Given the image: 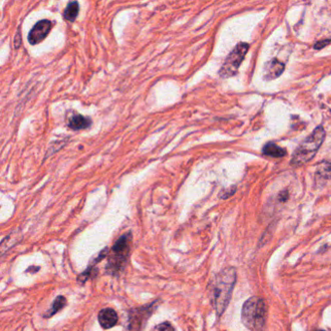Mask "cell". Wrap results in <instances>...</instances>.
Listing matches in <instances>:
<instances>
[{"label":"cell","mask_w":331,"mask_h":331,"mask_svg":"<svg viewBox=\"0 0 331 331\" xmlns=\"http://www.w3.org/2000/svg\"><path fill=\"white\" fill-rule=\"evenodd\" d=\"M151 331H175V328L169 321H164L154 326Z\"/></svg>","instance_id":"9a60e30c"},{"label":"cell","mask_w":331,"mask_h":331,"mask_svg":"<svg viewBox=\"0 0 331 331\" xmlns=\"http://www.w3.org/2000/svg\"><path fill=\"white\" fill-rule=\"evenodd\" d=\"M91 124V120L87 117H84L82 115H75L72 116L69 119L68 122V126L72 129V130H81V129H85L88 128Z\"/></svg>","instance_id":"30bf717a"},{"label":"cell","mask_w":331,"mask_h":331,"mask_svg":"<svg viewBox=\"0 0 331 331\" xmlns=\"http://www.w3.org/2000/svg\"><path fill=\"white\" fill-rule=\"evenodd\" d=\"M119 317L117 312L112 308H104L98 314V321L104 329L112 328L118 323Z\"/></svg>","instance_id":"ba28073f"},{"label":"cell","mask_w":331,"mask_h":331,"mask_svg":"<svg viewBox=\"0 0 331 331\" xmlns=\"http://www.w3.org/2000/svg\"><path fill=\"white\" fill-rule=\"evenodd\" d=\"M80 11L79 3L77 1H72L67 4V8L63 12L64 19L69 22H74L78 17V14Z\"/></svg>","instance_id":"4fadbf2b"},{"label":"cell","mask_w":331,"mask_h":331,"mask_svg":"<svg viewBox=\"0 0 331 331\" xmlns=\"http://www.w3.org/2000/svg\"><path fill=\"white\" fill-rule=\"evenodd\" d=\"M236 279V269L227 267L218 273L211 283V300L219 317L224 313L229 304Z\"/></svg>","instance_id":"6da1fadb"},{"label":"cell","mask_w":331,"mask_h":331,"mask_svg":"<svg viewBox=\"0 0 331 331\" xmlns=\"http://www.w3.org/2000/svg\"><path fill=\"white\" fill-rule=\"evenodd\" d=\"M318 331H324V330H318Z\"/></svg>","instance_id":"ffe728a7"},{"label":"cell","mask_w":331,"mask_h":331,"mask_svg":"<svg viewBox=\"0 0 331 331\" xmlns=\"http://www.w3.org/2000/svg\"><path fill=\"white\" fill-rule=\"evenodd\" d=\"M325 139V131L322 126H318L309 136L298 146L294 151L290 164L293 166H300L309 162L310 160L316 155L320 149L321 144Z\"/></svg>","instance_id":"3957f363"},{"label":"cell","mask_w":331,"mask_h":331,"mask_svg":"<svg viewBox=\"0 0 331 331\" xmlns=\"http://www.w3.org/2000/svg\"><path fill=\"white\" fill-rule=\"evenodd\" d=\"M67 305V299L62 295H59L55 298V301L53 302L52 306L49 311H47V313H45L44 318H51L53 316H55L56 313H58L61 309H63Z\"/></svg>","instance_id":"7c38bea8"},{"label":"cell","mask_w":331,"mask_h":331,"mask_svg":"<svg viewBox=\"0 0 331 331\" xmlns=\"http://www.w3.org/2000/svg\"><path fill=\"white\" fill-rule=\"evenodd\" d=\"M249 44L241 42L236 45L231 53L225 58L222 67L220 70V76L221 78H229L234 76L239 67L241 65L245 56L249 51Z\"/></svg>","instance_id":"5b68a950"},{"label":"cell","mask_w":331,"mask_h":331,"mask_svg":"<svg viewBox=\"0 0 331 331\" xmlns=\"http://www.w3.org/2000/svg\"><path fill=\"white\" fill-rule=\"evenodd\" d=\"M285 70V64L276 58L271 59L264 67V77L267 80H273L281 76Z\"/></svg>","instance_id":"9c48e42d"},{"label":"cell","mask_w":331,"mask_h":331,"mask_svg":"<svg viewBox=\"0 0 331 331\" xmlns=\"http://www.w3.org/2000/svg\"><path fill=\"white\" fill-rule=\"evenodd\" d=\"M317 175L320 178L328 180L331 179V162L328 161H322L320 162L317 166Z\"/></svg>","instance_id":"5bb4252c"},{"label":"cell","mask_w":331,"mask_h":331,"mask_svg":"<svg viewBox=\"0 0 331 331\" xmlns=\"http://www.w3.org/2000/svg\"><path fill=\"white\" fill-rule=\"evenodd\" d=\"M53 26V22L49 20H41L34 24L29 31L27 39L31 45H36L42 42L47 35L50 34Z\"/></svg>","instance_id":"52a82bcc"},{"label":"cell","mask_w":331,"mask_h":331,"mask_svg":"<svg viewBox=\"0 0 331 331\" xmlns=\"http://www.w3.org/2000/svg\"><path fill=\"white\" fill-rule=\"evenodd\" d=\"M329 43H331L330 40H322V41H319V42H317V43L315 44L314 48L317 49V50H320V49L324 48L326 45L329 44Z\"/></svg>","instance_id":"e0dca14e"},{"label":"cell","mask_w":331,"mask_h":331,"mask_svg":"<svg viewBox=\"0 0 331 331\" xmlns=\"http://www.w3.org/2000/svg\"><path fill=\"white\" fill-rule=\"evenodd\" d=\"M235 191H236V187L233 186L232 188H227V189L221 191V194H220V197L222 199L228 198L229 196H232L235 193Z\"/></svg>","instance_id":"2e32d148"},{"label":"cell","mask_w":331,"mask_h":331,"mask_svg":"<svg viewBox=\"0 0 331 331\" xmlns=\"http://www.w3.org/2000/svg\"><path fill=\"white\" fill-rule=\"evenodd\" d=\"M39 270H40V267H38V266H36V267H29V268L26 270V272L35 273V272H37V271H39Z\"/></svg>","instance_id":"d6986e66"},{"label":"cell","mask_w":331,"mask_h":331,"mask_svg":"<svg viewBox=\"0 0 331 331\" xmlns=\"http://www.w3.org/2000/svg\"><path fill=\"white\" fill-rule=\"evenodd\" d=\"M262 153H263V155L271 156V157H283L287 155V151L285 149L281 148L280 146H278L277 144L273 143V142L266 144L263 147Z\"/></svg>","instance_id":"8fae6325"},{"label":"cell","mask_w":331,"mask_h":331,"mask_svg":"<svg viewBox=\"0 0 331 331\" xmlns=\"http://www.w3.org/2000/svg\"><path fill=\"white\" fill-rule=\"evenodd\" d=\"M287 197H288L287 191H283V192H281L280 195H279V199H280V201H282V202H285V201L287 200Z\"/></svg>","instance_id":"ac0fdd59"},{"label":"cell","mask_w":331,"mask_h":331,"mask_svg":"<svg viewBox=\"0 0 331 331\" xmlns=\"http://www.w3.org/2000/svg\"><path fill=\"white\" fill-rule=\"evenodd\" d=\"M155 302L140 307L130 310L128 314V323L126 331H141L146 321L151 317L153 311L155 310Z\"/></svg>","instance_id":"8992f818"},{"label":"cell","mask_w":331,"mask_h":331,"mask_svg":"<svg viewBox=\"0 0 331 331\" xmlns=\"http://www.w3.org/2000/svg\"><path fill=\"white\" fill-rule=\"evenodd\" d=\"M241 319L247 328L254 331L262 330L267 319V307L264 300L258 296L249 298L243 304Z\"/></svg>","instance_id":"7a4b0ae2"},{"label":"cell","mask_w":331,"mask_h":331,"mask_svg":"<svg viewBox=\"0 0 331 331\" xmlns=\"http://www.w3.org/2000/svg\"><path fill=\"white\" fill-rule=\"evenodd\" d=\"M133 241L131 232L122 235L111 250L106 272L113 276H118L127 263L130 254V244Z\"/></svg>","instance_id":"277c9868"}]
</instances>
